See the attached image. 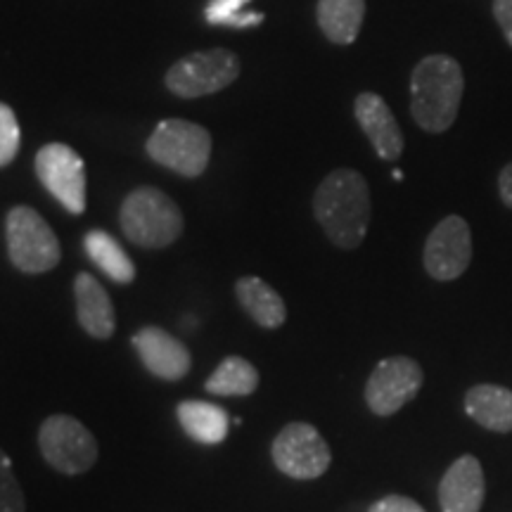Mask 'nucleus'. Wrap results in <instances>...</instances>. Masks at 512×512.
Instances as JSON below:
<instances>
[{"instance_id": "f257e3e1", "label": "nucleus", "mask_w": 512, "mask_h": 512, "mask_svg": "<svg viewBox=\"0 0 512 512\" xmlns=\"http://www.w3.org/2000/svg\"><path fill=\"white\" fill-rule=\"evenodd\" d=\"M313 214L332 245L339 249L361 247L373 216L366 178L354 169L332 171L313 195Z\"/></svg>"}, {"instance_id": "f03ea898", "label": "nucleus", "mask_w": 512, "mask_h": 512, "mask_svg": "<svg viewBox=\"0 0 512 512\" xmlns=\"http://www.w3.org/2000/svg\"><path fill=\"white\" fill-rule=\"evenodd\" d=\"M465 93V74L451 55L422 57L411 74V114L422 131L444 133L456 124Z\"/></svg>"}, {"instance_id": "7ed1b4c3", "label": "nucleus", "mask_w": 512, "mask_h": 512, "mask_svg": "<svg viewBox=\"0 0 512 512\" xmlns=\"http://www.w3.org/2000/svg\"><path fill=\"white\" fill-rule=\"evenodd\" d=\"M121 230L133 245L162 249L174 245L183 233V214L178 204L159 188H136L119 211Z\"/></svg>"}, {"instance_id": "20e7f679", "label": "nucleus", "mask_w": 512, "mask_h": 512, "mask_svg": "<svg viewBox=\"0 0 512 512\" xmlns=\"http://www.w3.org/2000/svg\"><path fill=\"white\" fill-rule=\"evenodd\" d=\"M10 261L22 273H48L60 264V240L36 209L12 207L5 219Z\"/></svg>"}, {"instance_id": "39448f33", "label": "nucleus", "mask_w": 512, "mask_h": 512, "mask_svg": "<svg viewBox=\"0 0 512 512\" xmlns=\"http://www.w3.org/2000/svg\"><path fill=\"white\" fill-rule=\"evenodd\" d=\"M147 155L166 169L185 178H197L207 169L211 157V136L207 128L185 119H166L152 131L145 145Z\"/></svg>"}, {"instance_id": "423d86ee", "label": "nucleus", "mask_w": 512, "mask_h": 512, "mask_svg": "<svg viewBox=\"0 0 512 512\" xmlns=\"http://www.w3.org/2000/svg\"><path fill=\"white\" fill-rule=\"evenodd\" d=\"M38 446L50 467L76 477L88 472L98 460V441L72 415H50L38 430Z\"/></svg>"}, {"instance_id": "0eeeda50", "label": "nucleus", "mask_w": 512, "mask_h": 512, "mask_svg": "<svg viewBox=\"0 0 512 512\" xmlns=\"http://www.w3.org/2000/svg\"><path fill=\"white\" fill-rule=\"evenodd\" d=\"M240 76V60L230 50L185 55L166 72V88L183 100L219 93Z\"/></svg>"}, {"instance_id": "6e6552de", "label": "nucleus", "mask_w": 512, "mask_h": 512, "mask_svg": "<svg viewBox=\"0 0 512 512\" xmlns=\"http://www.w3.org/2000/svg\"><path fill=\"white\" fill-rule=\"evenodd\" d=\"M273 463L292 479H318L332 463L328 441L309 422H290L280 430L271 446Z\"/></svg>"}, {"instance_id": "1a4fd4ad", "label": "nucleus", "mask_w": 512, "mask_h": 512, "mask_svg": "<svg viewBox=\"0 0 512 512\" xmlns=\"http://www.w3.org/2000/svg\"><path fill=\"white\" fill-rule=\"evenodd\" d=\"M36 176L50 195L72 214L86 209V169L69 145L50 143L36 155Z\"/></svg>"}, {"instance_id": "9d476101", "label": "nucleus", "mask_w": 512, "mask_h": 512, "mask_svg": "<svg viewBox=\"0 0 512 512\" xmlns=\"http://www.w3.org/2000/svg\"><path fill=\"white\" fill-rule=\"evenodd\" d=\"M422 368L418 361L408 356H392L377 363L366 382V403L368 408L380 418L401 411L408 401L415 399L420 392Z\"/></svg>"}, {"instance_id": "9b49d317", "label": "nucleus", "mask_w": 512, "mask_h": 512, "mask_svg": "<svg viewBox=\"0 0 512 512\" xmlns=\"http://www.w3.org/2000/svg\"><path fill=\"white\" fill-rule=\"evenodd\" d=\"M422 264L430 278L451 283L472 264V233L463 216H446L427 235Z\"/></svg>"}, {"instance_id": "f8f14e48", "label": "nucleus", "mask_w": 512, "mask_h": 512, "mask_svg": "<svg viewBox=\"0 0 512 512\" xmlns=\"http://www.w3.org/2000/svg\"><path fill=\"white\" fill-rule=\"evenodd\" d=\"M133 349L143 361V366L150 370L152 375L162 377V380H181L190 373L192 366V356L181 339H176L174 335L162 328H150L138 330L131 339Z\"/></svg>"}, {"instance_id": "ddd939ff", "label": "nucleus", "mask_w": 512, "mask_h": 512, "mask_svg": "<svg viewBox=\"0 0 512 512\" xmlns=\"http://www.w3.org/2000/svg\"><path fill=\"white\" fill-rule=\"evenodd\" d=\"M354 114L377 157L384 159V162H396L403 155L406 140H403L399 121H396L384 98L377 93H358Z\"/></svg>"}, {"instance_id": "4468645a", "label": "nucleus", "mask_w": 512, "mask_h": 512, "mask_svg": "<svg viewBox=\"0 0 512 512\" xmlns=\"http://www.w3.org/2000/svg\"><path fill=\"white\" fill-rule=\"evenodd\" d=\"M484 470L475 456H460L439 484L441 512H479L484 505Z\"/></svg>"}, {"instance_id": "2eb2a0df", "label": "nucleus", "mask_w": 512, "mask_h": 512, "mask_svg": "<svg viewBox=\"0 0 512 512\" xmlns=\"http://www.w3.org/2000/svg\"><path fill=\"white\" fill-rule=\"evenodd\" d=\"M74 299L81 328L95 339H110L117 328V318L105 287L91 273H79L74 278Z\"/></svg>"}, {"instance_id": "dca6fc26", "label": "nucleus", "mask_w": 512, "mask_h": 512, "mask_svg": "<svg viewBox=\"0 0 512 512\" xmlns=\"http://www.w3.org/2000/svg\"><path fill=\"white\" fill-rule=\"evenodd\" d=\"M465 413L484 430L512 432V392L498 384H477L467 389Z\"/></svg>"}, {"instance_id": "f3484780", "label": "nucleus", "mask_w": 512, "mask_h": 512, "mask_svg": "<svg viewBox=\"0 0 512 512\" xmlns=\"http://www.w3.org/2000/svg\"><path fill=\"white\" fill-rule=\"evenodd\" d=\"M363 17H366V0H318V27L335 46H349L356 41Z\"/></svg>"}, {"instance_id": "a211bd4d", "label": "nucleus", "mask_w": 512, "mask_h": 512, "mask_svg": "<svg viewBox=\"0 0 512 512\" xmlns=\"http://www.w3.org/2000/svg\"><path fill=\"white\" fill-rule=\"evenodd\" d=\"M235 294H238L242 309L252 316L254 323H259L266 330H278L285 323L287 309L283 297L273 290L271 285L261 278L247 275L235 283Z\"/></svg>"}, {"instance_id": "6ab92c4d", "label": "nucleus", "mask_w": 512, "mask_h": 512, "mask_svg": "<svg viewBox=\"0 0 512 512\" xmlns=\"http://www.w3.org/2000/svg\"><path fill=\"white\" fill-rule=\"evenodd\" d=\"M178 422L190 439H195L197 444L216 446L226 441L228 434V413L221 406L209 401H183L176 408Z\"/></svg>"}, {"instance_id": "aec40b11", "label": "nucleus", "mask_w": 512, "mask_h": 512, "mask_svg": "<svg viewBox=\"0 0 512 512\" xmlns=\"http://www.w3.org/2000/svg\"><path fill=\"white\" fill-rule=\"evenodd\" d=\"M83 247H86V254L91 256L93 264L107 278H112L114 283L128 285L136 280V266H133L131 256L124 252V247L110 233H105V230H91L83 238Z\"/></svg>"}, {"instance_id": "412c9836", "label": "nucleus", "mask_w": 512, "mask_h": 512, "mask_svg": "<svg viewBox=\"0 0 512 512\" xmlns=\"http://www.w3.org/2000/svg\"><path fill=\"white\" fill-rule=\"evenodd\" d=\"M207 392L216 396H249L259 387V373L247 358L228 356L223 358L221 366L209 375Z\"/></svg>"}, {"instance_id": "4be33fe9", "label": "nucleus", "mask_w": 512, "mask_h": 512, "mask_svg": "<svg viewBox=\"0 0 512 512\" xmlns=\"http://www.w3.org/2000/svg\"><path fill=\"white\" fill-rule=\"evenodd\" d=\"M249 0H211L204 10L209 24L216 27H233V29H247L259 27L264 22V15H254V12H242V8Z\"/></svg>"}, {"instance_id": "5701e85b", "label": "nucleus", "mask_w": 512, "mask_h": 512, "mask_svg": "<svg viewBox=\"0 0 512 512\" xmlns=\"http://www.w3.org/2000/svg\"><path fill=\"white\" fill-rule=\"evenodd\" d=\"M0 512H27L24 491L3 448H0Z\"/></svg>"}, {"instance_id": "b1692460", "label": "nucleus", "mask_w": 512, "mask_h": 512, "mask_svg": "<svg viewBox=\"0 0 512 512\" xmlns=\"http://www.w3.org/2000/svg\"><path fill=\"white\" fill-rule=\"evenodd\" d=\"M19 150V124L12 107L0 102V166H8Z\"/></svg>"}, {"instance_id": "393cba45", "label": "nucleus", "mask_w": 512, "mask_h": 512, "mask_svg": "<svg viewBox=\"0 0 512 512\" xmlns=\"http://www.w3.org/2000/svg\"><path fill=\"white\" fill-rule=\"evenodd\" d=\"M370 512H427V510L422 508L420 503H415L413 498L392 494L370 505Z\"/></svg>"}, {"instance_id": "a878e982", "label": "nucleus", "mask_w": 512, "mask_h": 512, "mask_svg": "<svg viewBox=\"0 0 512 512\" xmlns=\"http://www.w3.org/2000/svg\"><path fill=\"white\" fill-rule=\"evenodd\" d=\"M494 17L503 31V38L512 48V0H494Z\"/></svg>"}, {"instance_id": "bb28decb", "label": "nucleus", "mask_w": 512, "mask_h": 512, "mask_svg": "<svg viewBox=\"0 0 512 512\" xmlns=\"http://www.w3.org/2000/svg\"><path fill=\"white\" fill-rule=\"evenodd\" d=\"M498 195L505 207L512 209V162L505 164L498 174Z\"/></svg>"}]
</instances>
